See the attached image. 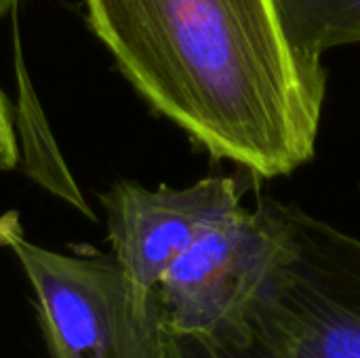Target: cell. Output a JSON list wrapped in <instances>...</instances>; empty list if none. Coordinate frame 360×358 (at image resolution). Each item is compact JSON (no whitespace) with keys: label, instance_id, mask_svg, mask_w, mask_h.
Masks as SVG:
<instances>
[{"label":"cell","instance_id":"obj_6","mask_svg":"<svg viewBox=\"0 0 360 358\" xmlns=\"http://www.w3.org/2000/svg\"><path fill=\"white\" fill-rule=\"evenodd\" d=\"M17 78H19V95L15 103V131H17L19 154L23 158L25 173L38 186H42L57 198L70 203L74 209H78L82 215L95 222V213L86 205L74 177L70 175L68 165L59 154V148L53 139V133L38 103V97L30 87V78L25 74V65L19 55H17Z\"/></svg>","mask_w":360,"mask_h":358},{"label":"cell","instance_id":"obj_3","mask_svg":"<svg viewBox=\"0 0 360 358\" xmlns=\"http://www.w3.org/2000/svg\"><path fill=\"white\" fill-rule=\"evenodd\" d=\"M8 249L32 291L46 358H169L167 312L114 253H59L32 243L17 211L0 215Z\"/></svg>","mask_w":360,"mask_h":358},{"label":"cell","instance_id":"obj_1","mask_svg":"<svg viewBox=\"0 0 360 358\" xmlns=\"http://www.w3.org/2000/svg\"><path fill=\"white\" fill-rule=\"evenodd\" d=\"M93 34L154 112L255 177L312 160L327 93L278 0H84Z\"/></svg>","mask_w":360,"mask_h":358},{"label":"cell","instance_id":"obj_2","mask_svg":"<svg viewBox=\"0 0 360 358\" xmlns=\"http://www.w3.org/2000/svg\"><path fill=\"white\" fill-rule=\"evenodd\" d=\"M278 249L247 306L169 358H360V238L272 198Z\"/></svg>","mask_w":360,"mask_h":358},{"label":"cell","instance_id":"obj_7","mask_svg":"<svg viewBox=\"0 0 360 358\" xmlns=\"http://www.w3.org/2000/svg\"><path fill=\"white\" fill-rule=\"evenodd\" d=\"M283 25L295 51L323 63L331 49L360 42V0H278Z\"/></svg>","mask_w":360,"mask_h":358},{"label":"cell","instance_id":"obj_4","mask_svg":"<svg viewBox=\"0 0 360 358\" xmlns=\"http://www.w3.org/2000/svg\"><path fill=\"white\" fill-rule=\"evenodd\" d=\"M278 249L272 196L236 207L207 228L162 274L158 293L169 333L211 335L230 323L264 283Z\"/></svg>","mask_w":360,"mask_h":358},{"label":"cell","instance_id":"obj_5","mask_svg":"<svg viewBox=\"0 0 360 358\" xmlns=\"http://www.w3.org/2000/svg\"><path fill=\"white\" fill-rule=\"evenodd\" d=\"M99 200L112 253L141 289H156L169 266L207 228L243 205V190L234 177L158 190L124 179L101 192Z\"/></svg>","mask_w":360,"mask_h":358},{"label":"cell","instance_id":"obj_9","mask_svg":"<svg viewBox=\"0 0 360 358\" xmlns=\"http://www.w3.org/2000/svg\"><path fill=\"white\" fill-rule=\"evenodd\" d=\"M19 0H0V21L8 15V11L17 4Z\"/></svg>","mask_w":360,"mask_h":358},{"label":"cell","instance_id":"obj_8","mask_svg":"<svg viewBox=\"0 0 360 358\" xmlns=\"http://www.w3.org/2000/svg\"><path fill=\"white\" fill-rule=\"evenodd\" d=\"M21 160L15 131V106L0 87V171H13Z\"/></svg>","mask_w":360,"mask_h":358}]
</instances>
